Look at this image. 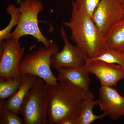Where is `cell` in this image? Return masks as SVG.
I'll list each match as a JSON object with an SVG mask.
<instances>
[{"mask_svg": "<svg viewBox=\"0 0 124 124\" xmlns=\"http://www.w3.org/2000/svg\"><path fill=\"white\" fill-rule=\"evenodd\" d=\"M46 93L49 124H60L67 117H78L86 100L94 98L90 90H83L67 81L46 85Z\"/></svg>", "mask_w": 124, "mask_h": 124, "instance_id": "cell-1", "label": "cell"}, {"mask_svg": "<svg viewBox=\"0 0 124 124\" xmlns=\"http://www.w3.org/2000/svg\"><path fill=\"white\" fill-rule=\"evenodd\" d=\"M70 19L63 22L71 31V38L87 55L93 59L104 53L108 48L104 36L91 17L79 10L73 0L72 1Z\"/></svg>", "mask_w": 124, "mask_h": 124, "instance_id": "cell-2", "label": "cell"}, {"mask_svg": "<svg viewBox=\"0 0 124 124\" xmlns=\"http://www.w3.org/2000/svg\"><path fill=\"white\" fill-rule=\"evenodd\" d=\"M59 51L58 46L53 42L48 46L40 47L37 50L24 55L19 64L20 74H29L41 78L46 85L58 84L57 78L51 70L52 56Z\"/></svg>", "mask_w": 124, "mask_h": 124, "instance_id": "cell-3", "label": "cell"}, {"mask_svg": "<svg viewBox=\"0 0 124 124\" xmlns=\"http://www.w3.org/2000/svg\"><path fill=\"white\" fill-rule=\"evenodd\" d=\"M20 16L19 23L10 37L19 40L23 36H32L41 42L44 46H48L53 42L49 40L41 33L38 25V15L44 9V6L40 0H20Z\"/></svg>", "mask_w": 124, "mask_h": 124, "instance_id": "cell-4", "label": "cell"}, {"mask_svg": "<svg viewBox=\"0 0 124 124\" xmlns=\"http://www.w3.org/2000/svg\"><path fill=\"white\" fill-rule=\"evenodd\" d=\"M19 114L24 124H48L46 85L40 78L37 77L24 98Z\"/></svg>", "mask_w": 124, "mask_h": 124, "instance_id": "cell-5", "label": "cell"}, {"mask_svg": "<svg viewBox=\"0 0 124 124\" xmlns=\"http://www.w3.org/2000/svg\"><path fill=\"white\" fill-rule=\"evenodd\" d=\"M24 53L19 40L9 38L0 42V78L21 75L19 66Z\"/></svg>", "mask_w": 124, "mask_h": 124, "instance_id": "cell-6", "label": "cell"}, {"mask_svg": "<svg viewBox=\"0 0 124 124\" xmlns=\"http://www.w3.org/2000/svg\"><path fill=\"white\" fill-rule=\"evenodd\" d=\"M60 33L64 42V47L62 51L52 56L51 67L56 69L60 67L75 68L85 66L88 58L77 45H73L69 42L63 26L60 28Z\"/></svg>", "mask_w": 124, "mask_h": 124, "instance_id": "cell-7", "label": "cell"}, {"mask_svg": "<svg viewBox=\"0 0 124 124\" xmlns=\"http://www.w3.org/2000/svg\"><path fill=\"white\" fill-rule=\"evenodd\" d=\"M124 18V10L119 0H101L91 18L105 35L111 27Z\"/></svg>", "mask_w": 124, "mask_h": 124, "instance_id": "cell-8", "label": "cell"}, {"mask_svg": "<svg viewBox=\"0 0 124 124\" xmlns=\"http://www.w3.org/2000/svg\"><path fill=\"white\" fill-rule=\"evenodd\" d=\"M85 66L89 73L99 79L101 85L116 86L120 80L124 79V68L119 64L88 59Z\"/></svg>", "mask_w": 124, "mask_h": 124, "instance_id": "cell-9", "label": "cell"}, {"mask_svg": "<svg viewBox=\"0 0 124 124\" xmlns=\"http://www.w3.org/2000/svg\"><path fill=\"white\" fill-rule=\"evenodd\" d=\"M98 102L100 110L115 121L124 116V97L113 86L101 85L99 89Z\"/></svg>", "mask_w": 124, "mask_h": 124, "instance_id": "cell-10", "label": "cell"}, {"mask_svg": "<svg viewBox=\"0 0 124 124\" xmlns=\"http://www.w3.org/2000/svg\"><path fill=\"white\" fill-rule=\"evenodd\" d=\"M56 70L58 72V81L69 82L83 90H90L89 73L85 66L75 68L60 67Z\"/></svg>", "mask_w": 124, "mask_h": 124, "instance_id": "cell-11", "label": "cell"}, {"mask_svg": "<svg viewBox=\"0 0 124 124\" xmlns=\"http://www.w3.org/2000/svg\"><path fill=\"white\" fill-rule=\"evenodd\" d=\"M22 84L19 89L11 97L5 100L7 108L19 114L25 98L35 83L37 77L29 74H22Z\"/></svg>", "mask_w": 124, "mask_h": 124, "instance_id": "cell-12", "label": "cell"}, {"mask_svg": "<svg viewBox=\"0 0 124 124\" xmlns=\"http://www.w3.org/2000/svg\"><path fill=\"white\" fill-rule=\"evenodd\" d=\"M104 39L108 47L124 54V18L111 27Z\"/></svg>", "mask_w": 124, "mask_h": 124, "instance_id": "cell-13", "label": "cell"}, {"mask_svg": "<svg viewBox=\"0 0 124 124\" xmlns=\"http://www.w3.org/2000/svg\"><path fill=\"white\" fill-rule=\"evenodd\" d=\"M98 104V100L90 99L86 100L77 117V124H91L95 121L102 119L107 116L104 113L99 115L94 113L93 108Z\"/></svg>", "mask_w": 124, "mask_h": 124, "instance_id": "cell-14", "label": "cell"}, {"mask_svg": "<svg viewBox=\"0 0 124 124\" xmlns=\"http://www.w3.org/2000/svg\"><path fill=\"white\" fill-rule=\"evenodd\" d=\"M22 76L0 78V100H6L13 95L19 89L22 84Z\"/></svg>", "mask_w": 124, "mask_h": 124, "instance_id": "cell-15", "label": "cell"}, {"mask_svg": "<svg viewBox=\"0 0 124 124\" xmlns=\"http://www.w3.org/2000/svg\"><path fill=\"white\" fill-rule=\"evenodd\" d=\"M6 12L10 15L11 19L7 26L0 31V42L10 37L11 29L14 27L17 26L20 19L19 7H17L13 4H10L7 6Z\"/></svg>", "mask_w": 124, "mask_h": 124, "instance_id": "cell-16", "label": "cell"}, {"mask_svg": "<svg viewBox=\"0 0 124 124\" xmlns=\"http://www.w3.org/2000/svg\"><path fill=\"white\" fill-rule=\"evenodd\" d=\"M18 114L8 109L5 100L0 101V124H24L23 119Z\"/></svg>", "mask_w": 124, "mask_h": 124, "instance_id": "cell-17", "label": "cell"}, {"mask_svg": "<svg viewBox=\"0 0 124 124\" xmlns=\"http://www.w3.org/2000/svg\"><path fill=\"white\" fill-rule=\"evenodd\" d=\"M89 60H102L110 63L119 64L124 68V54L108 47L101 54L94 58Z\"/></svg>", "mask_w": 124, "mask_h": 124, "instance_id": "cell-18", "label": "cell"}, {"mask_svg": "<svg viewBox=\"0 0 124 124\" xmlns=\"http://www.w3.org/2000/svg\"><path fill=\"white\" fill-rule=\"evenodd\" d=\"M79 10L92 17L101 0H73Z\"/></svg>", "mask_w": 124, "mask_h": 124, "instance_id": "cell-19", "label": "cell"}, {"mask_svg": "<svg viewBox=\"0 0 124 124\" xmlns=\"http://www.w3.org/2000/svg\"><path fill=\"white\" fill-rule=\"evenodd\" d=\"M77 119L76 117H67L61 121L60 124H77Z\"/></svg>", "mask_w": 124, "mask_h": 124, "instance_id": "cell-20", "label": "cell"}, {"mask_svg": "<svg viewBox=\"0 0 124 124\" xmlns=\"http://www.w3.org/2000/svg\"><path fill=\"white\" fill-rule=\"evenodd\" d=\"M124 10V0H119Z\"/></svg>", "mask_w": 124, "mask_h": 124, "instance_id": "cell-21", "label": "cell"}, {"mask_svg": "<svg viewBox=\"0 0 124 124\" xmlns=\"http://www.w3.org/2000/svg\"><path fill=\"white\" fill-rule=\"evenodd\" d=\"M17 3L18 4H19V2H20V0H17Z\"/></svg>", "mask_w": 124, "mask_h": 124, "instance_id": "cell-22", "label": "cell"}]
</instances>
